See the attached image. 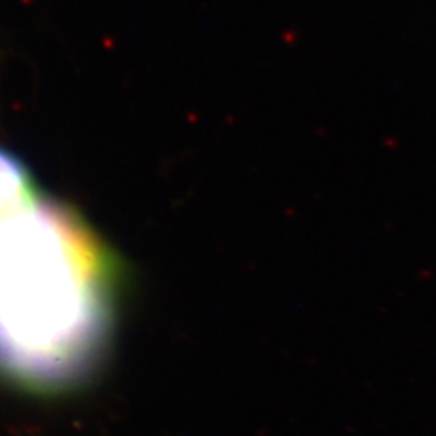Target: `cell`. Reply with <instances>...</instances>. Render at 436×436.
I'll return each instance as SVG.
<instances>
[{"mask_svg": "<svg viewBox=\"0 0 436 436\" xmlns=\"http://www.w3.org/2000/svg\"><path fill=\"white\" fill-rule=\"evenodd\" d=\"M116 273L100 237L50 197L0 226V370L42 388L81 375L109 326Z\"/></svg>", "mask_w": 436, "mask_h": 436, "instance_id": "1", "label": "cell"}]
</instances>
